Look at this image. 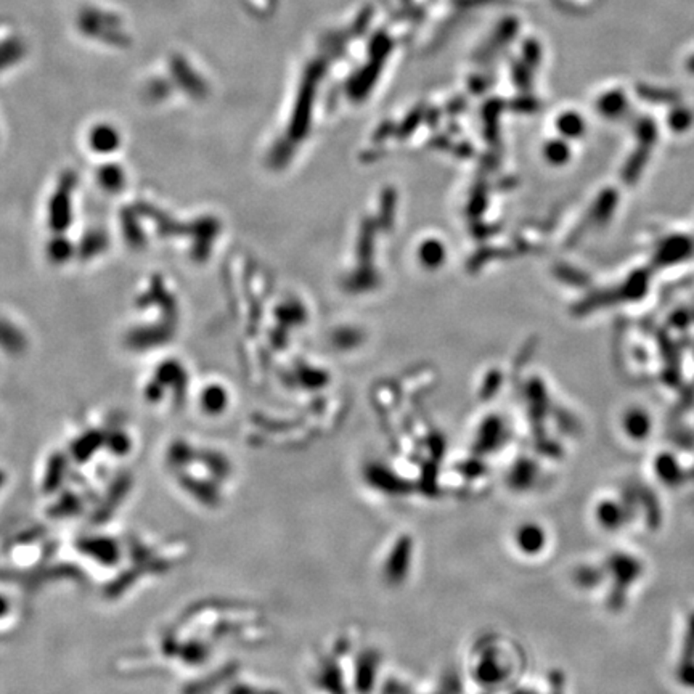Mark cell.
Segmentation results:
<instances>
[{
    "label": "cell",
    "instance_id": "1",
    "mask_svg": "<svg viewBox=\"0 0 694 694\" xmlns=\"http://www.w3.org/2000/svg\"><path fill=\"white\" fill-rule=\"evenodd\" d=\"M622 426L629 439H634V441H644L651 431L649 415L644 410H641V408H631V410L625 413V417L622 420Z\"/></svg>",
    "mask_w": 694,
    "mask_h": 694
},
{
    "label": "cell",
    "instance_id": "3",
    "mask_svg": "<svg viewBox=\"0 0 694 694\" xmlns=\"http://www.w3.org/2000/svg\"><path fill=\"white\" fill-rule=\"evenodd\" d=\"M547 156L553 164H562L564 161H567V158H569V150H567V146L560 145V144H553L550 150L547 151Z\"/></svg>",
    "mask_w": 694,
    "mask_h": 694
},
{
    "label": "cell",
    "instance_id": "2",
    "mask_svg": "<svg viewBox=\"0 0 694 694\" xmlns=\"http://www.w3.org/2000/svg\"><path fill=\"white\" fill-rule=\"evenodd\" d=\"M691 251V243H690V240H686V238H672V240H667V243L666 246L662 247L661 250V259L664 260V262H675V260H680V259H683V256H686V254H690Z\"/></svg>",
    "mask_w": 694,
    "mask_h": 694
}]
</instances>
